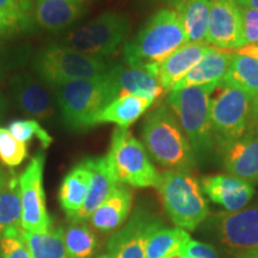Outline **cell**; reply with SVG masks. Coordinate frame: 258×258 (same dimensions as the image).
<instances>
[{"label": "cell", "mask_w": 258, "mask_h": 258, "mask_svg": "<svg viewBox=\"0 0 258 258\" xmlns=\"http://www.w3.org/2000/svg\"><path fill=\"white\" fill-rule=\"evenodd\" d=\"M191 238L188 232L182 228H157L148 237L146 243V258H169L183 253Z\"/></svg>", "instance_id": "cell-26"}, {"label": "cell", "mask_w": 258, "mask_h": 258, "mask_svg": "<svg viewBox=\"0 0 258 258\" xmlns=\"http://www.w3.org/2000/svg\"><path fill=\"white\" fill-rule=\"evenodd\" d=\"M169 258H183V253H178V254H175V256H171Z\"/></svg>", "instance_id": "cell-44"}, {"label": "cell", "mask_w": 258, "mask_h": 258, "mask_svg": "<svg viewBox=\"0 0 258 258\" xmlns=\"http://www.w3.org/2000/svg\"><path fill=\"white\" fill-rule=\"evenodd\" d=\"M217 86H190L171 91L167 96L166 104L175 112L196 158L207 156L214 148L209 97Z\"/></svg>", "instance_id": "cell-5"}, {"label": "cell", "mask_w": 258, "mask_h": 258, "mask_svg": "<svg viewBox=\"0 0 258 258\" xmlns=\"http://www.w3.org/2000/svg\"><path fill=\"white\" fill-rule=\"evenodd\" d=\"M32 21L48 31L63 30L86 12V2L83 0H32Z\"/></svg>", "instance_id": "cell-17"}, {"label": "cell", "mask_w": 258, "mask_h": 258, "mask_svg": "<svg viewBox=\"0 0 258 258\" xmlns=\"http://www.w3.org/2000/svg\"><path fill=\"white\" fill-rule=\"evenodd\" d=\"M252 98L243 90L221 83L209 97V116L214 147L222 152L250 128Z\"/></svg>", "instance_id": "cell-7"}, {"label": "cell", "mask_w": 258, "mask_h": 258, "mask_svg": "<svg viewBox=\"0 0 258 258\" xmlns=\"http://www.w3.org/2000/svg\"><path fill=\"white\" fill-rule=\"evenodd\" d=\"M161 226L160 219L146 207H138L123 227L106 243V251L97 258H146L148 237Z\"/></svg>", "instance_id": "cell-11"}, {"label": "cell", "mask_w": 258, "mask_h": 258, "mask_svg": "<svg viewBox=\"0 0 258 258\" xmlns=\"http://www.w3.org/2000/svg\"><path fill=\"white\" fill-rule=\"evenodd\" d=\"M237 3L239 6H246L258 11V0H237Z\"/></svg>", "instance_id": "cell-41"}, {"label": "cell", "mask_w": 258, "mask_h": 258, "mask_svg": "<svg viewBox=\"0 0 258 258\" xmlns=\"http://www.w3.org/2000/svg\"><path fill=\"white\" fill-rule=\"evenodd\" d=\"M182 19L188 43L206 42L211 11V0H182L176 6Z\"/></svg>", "instance_id": "cell-25"}, {"label": "cell", "mask_w": 258, "mask_h": 258, "mask_svg": "<svg viewBox=\"0 0 258 258\" xmlns=\"http://www.w3.org/2000/svg\"><path fill=\"white\" fill-rule=\"evenodd\" d=\"M132 203L133 194L124 184L118 183L109 198L91 215V225L96 230L104 233L117 230L127 220Z\"/></svg>", "instance_id": "cell-23"}, {"label": "cell", "mask_w": 258, "mask_h": 258, "mask_svg": "<svg viewBox=\"0 0 258 258\" xmlns=\"http://www.w3.org/2000/svg\"><path fill=\"white\" fill-rule=\"evenodd\" d=\"M141 138L148 156L163 167L180 172H189L195 167L198 158L175 112L166 103L146 115Z\"/></svg>", "instance_id": "cell-1"}, {"label": "cell", "mask_w": 258, "mask_h": 258, "mask_svg": "<svg viewBox=\"0 0 258 258\" xmlns=\"http://www.w3.org/2000/svg\"><path fill=\"white\" fill-rule=\"evenodd\" d=\"M111 72L117 85V97L137 96L156 102L164 92H166L148 67L127 63L115 64Z\"/></svg>", "instance_id": "cell-19"}, {"label": "cell", "mask_w": 258, "mask_h": 258, "mask_svg": "<svg viewBox=\"0 0 258 258\" xmlns=\"http://www.w3.org/2000/svg\"><path fill=\"white\" fill-rule=\"evenodd\" d=\"M10 91L17 108L34 120H49L55 114V104L47 84L34 74H16L10 82Z\"/></svg>", "instance_id": "cell-13"}, {"label": "cell", "mask_w": 258, "mask_h": 258, "mask_svg": "<svg viewBox=\"0 0 258 258\" xmlns=\"http://www.w3.org/2000/svg\"><path fill=\"white\" fill-rule=\"evenodd\" d=\"M164 208L178 228L195 230L209 211L199 180L189 172L165 171L157 185Z\"/></svg>", "instance_id": "cell-6"}, {"label": "cell", "mask_w": 258, "mask_h": 258, "mask_svg": "<svg viewBox=\"0 0 258 258\" xmlns=\"http://www.w3.org/2000/svg\"><path fill=\"white\" fill-rule=\"evenodd\" d=\"M213 48L203 43H185L173 51L154 69V74L163 89L170 92Z\"/></svg>", "instance_id": "cell-18"}, {"label": "cell", "mask_w": 258, "mask_h": 258, "mask_svg": "<svg viewBox=\"0 0 258 258\" xmlns=\"http://www.w3.org/2000/svg\"><path fill=\"white\" fill-rule=\"evenodd\" d=\"M111 71L99 78L51 88L64 127L72 132H84L95 127L96 116L118 96Z\"/></svg>", "instance_id": "cell-2"}, {"label": "cell", "mask_w": 258, "mask_h": 258, "mask_svg": "<svg viewBox=\"0 0 258 258\" xmlns=\"http://www.w3.org/2000/svg\"><path fill=\"white\" fill-rule=\"evenodd\" d=\"M24 28L27 27L22 22H19L18 19L9 17V16L5 15H0V37L14 34V32L22 30Z\"/></svg>", "instance_id": "cell-37"}, {"label": "cell", "mask_w": 258, "mask_h": 258, "mask_svg": "<svg viewBox=\"0 0 258 258\" xmlns=\"http://www.w3.org/2000/svg\"><path fill=\"white\" fill-rule=\"evenodd\" d=\"M129 31L131 22L127 15L106 11L67 34L60 44L90 56L106 57L117 50Z\"/></svg>", "instance_id": "cell-9"}, {"label": "cell", "mask_w": 258, "mask_h": 258, "mask_svg": "<svg viewBox=\"0 0 258 258\" xmlns=\"http://www.w3.org/2000/svg\"><path fill=\"white\" fill-rule=\"evenodd\" d=\"M0 250L3 258H31L30 250L22 234V228L6 232L0 239Z\"/></svg>", "instance_id": "cell-33"}, {"label": "cell", "mask_w": 258, "mask_h": 258, "mask_svg": "<svg viewBox=\"0 0 258 258\" xmlns=\"http://www.w3.org/2000/svg\"><path fill=\"white\" fill-rule=\"evenodd\" d=\"M63 243L69 258H91L98 249L97 235L84 224L71 225L63 232Z\"/></svg>", "instance_id": "cell-30"}, {"label": "cell", "mask_w": 258, "mask_h": 258, "mask_svg": "<svg viewBox=\"0 0 258 258\" xmlns=\"http://www.w3.org/2000/svg\"><path fill=\"white\" fill-rule=\"evenodd\" d=\"M215 224L226 246L243 252L258 249V207L220 213Z\"/></svg>", "instance_id": "cell-14"}, {"label": "cell", "mask_w": 258, "mask_h": 258, "mask_svg": "<svg viewBox=\"0 0 258 258\" xmlns=\"http://www.w3.org/2000/svg\"><path fill=\"white\" fill-rule=\"evenodd\" d=\"M28 156L27 144L22 143L0 125V161L9 167L21 165Z\"/></svg>", "instance_id": "cell-32"}, {"label": "cell", "mask_w": 258, "mask_h": 258, "mask_svg": "<svg viewBox=\"0 0 258 258\" xmlns=\"http://www.w3.org/2000/svg\"><path fill=\"white\" fill-rule=\"evenodd\" d=\"M8 129L17 140L22 143H29L34 138L41 143V146L47 150L53 143V138L50 134L42 127L40 122L34 118H27V120H14L10 122Z\"/></svg>", "instance_id": "cell-31"}, {"label": "cell", "mask_w": 258, "mask_h": 258, "mask_svg": "<svg viewBox=\"0 0 258 258\" xmlns=\"http://www.w3.org/2000/svg\"><path fill=\"white\" fill-rule=\"evenodd\" d=\"M154 104V101L144 97L121 96L109 103L96 116L95 125L115 123L118 128H128Z\"/></svg>", "instance_id": "cell-24"}, {"label": "cell", "mask_w": 258, "mask_h": 258, "mask_svg": "<svg viewBox=\"0 0 258 258\" xmlns=\"http://www.w3.org/2000/svg\"><path fill=\"white\" fill-rule=\"evenodd\" d=\"M115 64L106 57L86 55L60 43L44 47L32 61L36 76L51 88L99 78L110 72Z\"/></svg>", "instance_id": "cell-4"}, {"label": "cell", "mask_w": 258, "mask_h": 258, "mask_svg": "<svg viewBox=\"0 0 258 258\" xmlns=\"http://www.w3.org/2000/svg\"><path fill=\"white\" fill-rule=\"evenodd\" d=\"M22 234L30 250L31 258H69L64 249L62 228L48 233H30L22 230Z\"/></svg>", "instance_id": "cell-29"}, {"label": "cell", "mask_w": 258, "mask_h": 258, "mask_svg": "<svg viewBox=\"0 0 258 258\" xmlns=\"http://www.w3.org/2000/svg\"><path fill=\"white\" fill-rule=\"evenodd\" d=\"M10 177H11V173L6 172L5 170H3L2 167H0V191H2V189L6 185V183L9 182Z\"/></svg>", "instance_id": "cell-40"}, {"label": "cell", "mask_w": 258, "mask_h": 258, "mask_svg": "<svg viewBox=\"0 0 258 258\" xmlns=\"http://www.w3.org/2000/svg\"><path fill=\"white\" fill-rule=\"evenodd\" d=\"M91 179L92 171L89 158L77 164L64 176L59 190V202L70 220L83 207L88 198Z\"/></svg>", "instance_id": "cell-22"}, {"label": "cell", "mask_w": 258, "mask_h": 258, "mask_svg": "<svg viewBox=\"0 0 258 258\" xmlns=\"http://www.w3.org/2000/svg\"><path fill=\"white\" fill-rule=\"evenodd\" d=\"M183 257L190 258H218V254L213 246L205 243H200V241L191 240L186 245L183 252Z\"/></svg>", "instance_id": "cell-36"}, {"label": "cell", "mask_w": 258, "mask_h": 258, "mask_svg": "<svg viewBox=\"0 0 258 258\" xmlns=\"http://www.w3.org/2000/svg\"><path fill=\"white\" fill-rule=\"evenodd\" d=\"M2 105H3V99H2V96H0V111H2Z\"/></svg>", "instance_id": "cell-45"}, {"label": "cell", "mask_w": 258, "mask_h": 258, "mask_svg": "<svg viewBox=\"0 0 258 258\" xmlns=\"http://www.w3.org/2000/svg\"><path fill=\"white\" fill-rule=\"evenodd\" d=\"M46 157L37 153L19 176L22 200V230L30 233H48L51 219L46 206L43 189V170Z\"/></svg>", "instance_id": "cell-10"}, {"label": "cell", "mask_w": 258, "mask_h": 258, "mask_svg": "<svg viewBox=\"0 0 258 258\" xmlns=\"http://www.w3.org/2000/svg\"><path fill=\"white\" fill-rule=\"evenodd\" d=\"M228 175L249 183L258 182V129L249 131L220 153Z\"/></svg>", "instance_id": "cell-15"}, {"label": "cell", "mask_w": 258, "mask_h": 258, "mask_svg": "<svg viewBox=\"0 0 258 258\" xmlns=\"http://www.w3.org/2000/svg\"><path fill=\"white\" fill-rule=\"evenodd\" d=\"M185 43L188 38L178 12L160 9L145 23L137 36L125 43L124 63L158 66Z\"/></svg>", "instance_id": "cell-3"}, {"label": "cell", "mask_w": 258, "mask_h": 258, "mask_svg": "<svg viewBox=\"0 0 258 258\" xmlns=\"http://www.w3.org/2000/svg\"><path fill=\"white\" fill-rule=\"evenodd\" d=\"M202 191L227 212H238L253 198L252 183L231 175L206 176L201 180Z\"/></svg>", "instance_id": "cell-16"}, {"label": "cell", "mask_w": 258, "mask_h": 258, "mask_svg": "<svg viewBox=\"0 0 258 258\" xmlns=\"http://www.w3.org/2000/svg\"><path fill=\"white\" fill-rule=\"evenodd\" d=\"M237 258H258V249L244 251V252H241Z\"/></svg>", "instance_id": "cell-42"}, {"label": "cell", "mask_w": 258, "mask_h": 258, "mask_svg": "<svg viewBox=\"0 0 258 258\" xmlns=\"http://www.w3.org/2000/svg\"><path fill=\"white\" fill-rule=\"evenodd\" d=\"M83 2H86V0H83Z\"/></svg>", "instance_id": "cell-47"}, {"label": "cell", "mask_w": 258, "mask_h": 258, "mask_svg": "<svg viewBox=\"0 0 258 258\" xmlns=\"http://www.w3.org/2000/svg\"><path fill=\"white\" fill-rule=\"evenodd\" d=\"M222 83L243 90L251 98L258 96V59L234 53Z\"/></svg>", "instance_id": "cell-28"}, {"label": "cell", "mask_w": 258, "mask_h": 258, "mask_svg": "<svg viewBox=\"0 0 258 258\" xmlns=\"http://www.w3.org/2000/svg\"><path fill=\"white\" fill-rule=\"evenodd\" d=\"M90 166L92 171V179L90 190L84 202L83 207L71 219L74 224H84L90 220L91 215L96 209L109 198V195L114 191L118 182L115 178L114 173L109 166L106 157H93L89 158Z\"/></svg>", "instance_id": "cell-20"}, {"label": "cell", "mask_w": 258, "mask_h": 258, "mask_svg": "<svg viewBox=\"0 0 258 258\" xmlns=\"http://www.w3.org/2000/svg\"><path fill=\"white\" fill-rule=\"evenodd\" d=\"M206 42L224 50H238L245 47L240 8L237 0H211Z\"/></svg>", "instance_id": "cell-12"}, {"label": "cell", "mask_w": 258, "mask_h": 258, "mask_svg": "<svg viewBox=\"0 0 258 258\" xmlns=\"http://www.w3.org/2000/svg\"><path fill=\"white\" fill-rule=\"evenodd\" d=\"M183 258H190V257H183Z\"/></svg>", "instance_id": "cell-46"}, {"label": "cell", "mask_w": 258, "mask_h": 258, "mask_svg": "<svg viewBox=\"0 0 258 258\" xmlns=\"http://www.w3.org/2000/svg\"><path fill=\"white\" fill-rule=\"evenodd\" d=\"M164 2H166V3H169V4H171L173 6V8L176 9V6L179 4L180 2H182V0H164Z\"/></svg>", "instance_id": "cell-43"}, {"label": "cell", "mask_w": 258, "mask_h": 258, "mask_svg": "<svg viewBox=\"0 0 258 258\" xmlns=\"http://www.w3.org/2000/svg\"><path fill=\"white\" fill-rule=\"evenodd\" d=\"M109 166L118 183L135 188H157L160 173L150 159L143 143L128 128H116L106 156Z\"/></svg>", "instance_id": "cell-8"}, {"label": "cell", "mask_w": 258, "mask_h": 258, "mask_svg": "<svg viewBox=\"0 0 258 258\" xmlns=\"http://www.w3.org/2000/svg\"><path fill=\"white\" fill-rule=\"evenodd\" d=\"M235 53L258 59V46H245L243 48H240V49L235 50Z\"/></svg>", "instance_id": "cell-39"}, {"label": "cell", "mask_w": 258, "mask_h": 258, "mask_svg": "<svg viewBox=\"0 0 258 258\" xmlns=\"http://www.w3.org/2000/svg\"><path fill=\"white\" fill-rule=\"evenodd\" d=\"M250 128H257L258 129V96L253 97L252 102H251Z\"/></svg>", "instance_id": "cell-38"}, {"label": "cell", "mask_w": 258, "mask_h": 258, "mask_svg": "<svg viewBox=\"0 0 258 258\" xmlns=\"http://www.w3.org/2000/svg\"><path fill=\"white\" fill-rule=\"evenodd\" d=\"M232 56L233 54L213 48L171 91L190 86L219 85L224 82L226 74L230 70Z\"/></svg>", "instance_id": "cell-21"}, {"label": "cell", "mask_w": 258, "mask_h": 258, "mask_svg": "<svg viewBox=\"0 0 258 258\" xmlns=\"http://www.w3.org/2000/svg\"><path fill=\"white\" fill-rule=\"evenodd\" d=\"M32 0H0V15L22 22L25 27L32 22Z\"/></svg>", "instance_id": "cell-34"}, {"label": "cell", "mask_w": 258, "mask_h": 258, "mask_svg": "<svg viewBox=\"0 0 258 258\" xmlns=\"http://www.w3.org/2000/svg\"><path fill=\"white\" fill-rule=\"evenodd\" d=\"M239 8L245 46H256L258 44V11L246 6Z\"/></svg>", "instance_id": "cell-35"}, {"label": "cell", "mask_w": 258, "mask_h": 258, "mask_svg": "<svg viewBox=\"0 0 258 258\" xmlns=\"http://www.w3.org/2000/svg\"><path fill=\"white\" fill-rule=\"evenodd\" d=\"M22 200L19 176L11 173L9 182L0 191V239L6 232L22 228Z\"/></svg>", "instance_id": "cell-27"}]
</instances>
